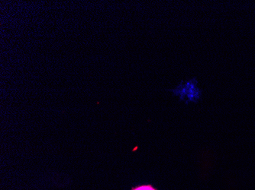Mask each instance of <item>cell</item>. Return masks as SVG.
<instances>
[{
	"label": "cell",
	"instance_id": "obj_1",
	"mask_svg": "<svg viewBox=\"0 0 255 190\" xmlns=\"http://www.w3.org/2000/svg\"><path fill=\"white\" fill-rule=\"evenodd\" d=\"M169 91L173 92L174 95L180 97V101H184L185 98L187 97V93H188V90L186 88L185 85H183V82L180 83L177 88L169 90Z\"/></svg>",
	"mask_w": 255,
	"mask_h": 190
},
{
	"label": "cell",
	"instance_id": "obj_2",
	"mask_svg": "<svg viewBox=\"0 0 255 190\" xmlns=\"http://www.w3.org/2000/svg\"><path fill=\"white\" fill-rule=\"evenodd\" d=\"M201 96L202 91L198 87L195 88V89L192 90V91H188L187 95V98L188 100H187L186 104H188L190 102H197L198 100L200 99Z\"/></svg>",
	"mask_w": 255,
	"mask_h": 190
},
{
	"label": "cell",
	"instance_id": "obj_3",
	"mask_svg": "<svg viewBox=\"0 0 255 190\" xmlns=\"http://www.w3.org/2000/svg\"><path fill=\"white\" fill-rule=\"evenodd\" d=\"M197 85H198V81H197L196 78H194L193 79L190 80V81H187L186 84H185V86H186L188 91H192V90L197 88Z\"/></svg>",
	"mask_w": 255,
	"mask_h": 190
},
{
	"label": "cell",
	"instance_id": "obj_4",
	"mask_svg": "<svg viewBox=\"0 0 255 190\" xmlns=\"http://www.w3.org/2000/svg\"><path fill=\"white\" fill-rule=\"evenodd\" d=\"M131 190H157L152 185L147 184V185H140L137 187H132Z\"/></svg>",
	"mask_w": 255,
	"mask_h": 190
}]
</instances>
